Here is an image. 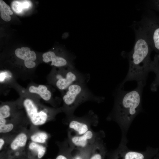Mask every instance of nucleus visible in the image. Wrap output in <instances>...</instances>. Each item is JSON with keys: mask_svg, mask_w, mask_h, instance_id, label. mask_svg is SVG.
<instances>
[{"mask_svg": "<svg viewBox=\"0 0 159 159\" xmlns=\"http://www.w3.org/2000/svg\"><path fill=\"white\" fill-rule=\"evenodd\" d=\"M135 42L132 50L123 56L127 57L129 63L127 75L120 88H121L128 81H136L145 85L146 80L150 71L152 62L150 54L153 50L146 39L138 31L135 30Z\"/></svg>", "mask_w": 159, "mask_h": 159, "instance_id": "obj_1", "label": "nucleus"}, {"mask_svg": "<svg viewBox=\"0 0 159 159\" xmlns=\"http://www.w3.org/2000/svg\"><path fill=\"white\" fill-rule=\"evenodd\" d=\"M137 84L136 88L132 90L125 91L120 88L116 93V113L122 121H131L140 109L142 92L145 85Z\"/></svg>", "mask_w": 159, "mask_h": 159, "instance_id": "obj_2", "label": "nucleus"}, {"mask_svg": "<svg viewBox=\"0 0 159 159\" xmlns=\"http://www.w3.org/2000/svg\"><path fill=\"white\" fill-rule=\"evenodd\" d=\"M87 83H75L65 90L62 99L65 104L70 109L72 110L77 105L87 100L99 102L104 100L103 97L95 95L88 88Z\"/></svg>", "mask_w": 159, "mask_h": 159, "instance_id": "obj_3", "label": "nucleus"}, {"mask_svg": "<svg viewBox=\"0 0 159 159\" xmlns=\"http://www.w3.org/2000/svg\"><path fill=\"white\" fill-rule=\"evenodd\" d=\"M55 78L56 87L61 90H65L72 84L80 82H88L90 78L88 74L80 72L75 67H68L57 72Z\"/></svg>", "mask_w": 159, "mask_h": 159, "instance_id": "obj_4", "label": "nucleus"}, {"mask_svg": "<svg viewBox=\"0 0 159 159\" xmlns=\"http://www.w3.org/2000/svg\"><path fill=\"white\" fill-rule=\"evenodd\" d=\"M135 29L143 36L152 49L159 53V21L145 18Z\"/></svg>", "mask_w": 159, "mask_h": 159, "instance_id": "obj_5", "label": "nucleus"}, {"mask_svg": "<svg viewBox=\"0 0 159 159\" xmlns=\"http://www.w3.org/2000/svg\"><path fill=\"white\" fill-rule=\"evenodd\" d=\"M43 60L45 63L52 62L51 65L58 67H75L74 60L75 56L63 57L57 55L56 53L49 51L44 53L42 55Z\"/></svg>", "mask_w": 159, "mask_h": 159, "instance_id": "obj_6", "label": "nucleus"}, {"mask_svg": "<svg viewBox=\"0 0 159 159\" xmlns=\"http://www.w3.org/2000/svg\"><path fill=\"white\" fill-rule=\"evenodd\" d=\"M15 54L18 58L24 60V64L27 68L34 67L36 63L34 61L37 58L35 53L27 47H22L16 49L15 51Z\"/></svg>", "mask_w": 159, "mask_h": 159, "instance_id": "obj_7", "label": "nucleus"}, {"mask_svg": "<svg viewBox=\"0 0 159 159\" xmlns=\"http://www.w3.org/2000/svg\"><path fill=\"white\" fill-rule=\"evenodd\" d=\"M23 104L27 115L32 122L34 124L44 112L41 111L38 112L36 106L33 102L29 99H27L24 100Z\"/></svg>", "mask_w": 159, "mask_h": 159, "instance_id": "obj_8", "label": "nucleus"}, {"mask_svg": "<svg viewBox=\"0 0 159 159\" xmlns=\"http://www.w3.org/2000/svg\"><path fill=\"white\" fill-rule=\"evenodd\" d=\"M150 71L153 72L155 74V78L151 85V89L153 91H155L157 87L159 86V55L156 54L152 61Z\"/></svg>", "mask_w": 159, "mask_h": 159, "instance_id": "obj_9", "label": "nucleus"}, {"mask_svg": "<svg viewBox=\"0 0 159 159\" xmlns=\"http://www.w3.org/2000/svg\"><path fill=\"white\" fill-rule=\"evenodd\" d=\"M29 90L31 93L38 94L46 101L49 100L52 97L51 92L47 90V87L44 85H39L38 87L31 86L29 87Z\"/></svg>", "mask_w": 159, "mask_h": 159, "instance_id": "obj_10", "label": "nucleus"}, {"mask_svg": "<svg viewBox=\"0 0 159 159\" xmlns=\"http://www.w3.org/2000/svg\"><path fill=\"white\" fill-rule=\"evenodd\" d=\"M93 135L92 132L88 130L81 136L72 137V141L77 146L84 147L87 145V140L91 139Z\"/></svg>", "mask_w": 159, "mask_h": 159, "instance_id": "obj_11", "label": "nucleus"}, {"mask_svg": "<svg viewBox=\"0 0 159 159\" xmlns=\"http://www.w3.org/2000/svg\"><path fill=\"white\" fill-rule=\"evenodd\" d=\"M27 140V137L26 134L21 133L18 135L11 143L10 147L13 150H16L19 147L24 146Z\"/></svg>", "mask_w": 159, "mask_h": 159, "instance_id": "obj_12", "label": "nucleus"}, {"mask_svg": "<svg viewBox=\"0 0 159 159\" xmlns=\"http://www.w3.org/2000/svg\"><path fill=\"white\" fill-rule=\"evenodd\" d=\"M10 8L6 3L2 0H0V16L4 21H9L11 19L10 15L13 14Z\"/></svg>", "mask_w": 159, "mask_h": 159, "instance_id": "obj_13", "label": "nucleus"}, {"mask_svg": "<svg viewBox=\"0 0 159 159\" xmlns=\"http://www.w3.org/2000/svg\"><path fill=\"white\" fill-rule=\"evenodd\" d=\"M70 128L77 132L80 135H83L88 131V127L87 124L76 120H72L70 123Z\"/></svg>", "mask_w": 159, "mask_h": 159, "instance_id": "obj_14", "label": "nucleus"}, {"mask_svg": "<svg viewBox=\"0 0 159 159\" xmlns=\"http://www.w3.org/2000/svg\"><path fill=\"white\" fill-rule=\"evenodd\" d=\"M30 5V2L28 1H15L12 2L11 7L15 12L19 13L23 9L29 8Z\"/></svg>", "mask_w": 159, "mask_h": 159, "instance_id": "obj_15", "label": "nucleus"}, {"mask_svg": "<svg viewBox=\"0 0 159 159\" xmlns=\"http://www.w3.org/2000/svg\"><path fill=\"white\" fill-rule=\"evenodd\" d=\"M29 149L32 150L37 152L38 157L39 159L41 158L44 155L46 152V148L34 142L31 143L29 146Z\"/></svg>", "mask_w": 159, "mask_h": 159, "instance_id": "obj_16", "label": "nucleus"}, {"mask_svg": "<svg viewBox=\"0 0 159 159\" xmlns=\"http://www.w3.org/2000/svg\"><path fill=\"white\" fill-rule=\"evenodd\" d=\"M48 137V135L46 133L39 132L32 135L31 138V140L34 142L44 143L46 142Z\"/></svg>", "mask_w": 159, "mask_h": 159, "instance_id": "obj_17", "label": "nucleus"}, {"mask_svg": "<svg viewBox=\"0 0 159 159\" xmlns=\"http://www.w3.org/2000/svg\"><path fill=\"white\" fill-rule=\"evenodd\" d=\"M10 107L7 105L2 106L0 108V119H5L10 115Z\"/></svg>", "mask_w": 159, "mask_h": 159, "instance_id": "obj_18", "label": "nucleus"}, {"mask_svg": "<svg viewBox=\"0 0 159 159\" xmlns=\"http://www.w3.org/2000/svg\"><path fill=\"white\" fill-rule=\"evenodd\" d=\"M143 154L137 152L129 151L125 155V159H144Z\"/></svg>", "mask_w": 159, "mask_h": 159, "instance_id": "obj_19", "label": "nucleus"}, {"mask_svg": "<svg viewBox=\"0 0 159 159\" xmlns=\"http://www.w3.org/2000/svg\"><path fill=\"white\" fill-rule=\"evenodd\" d=\"M14 125L11 123L0 125V133H6L11 131L13 128Z\"/></svg>", "mask_w": 159, "mask_h": 159, "instance_id": "obj_20", "label": "nucleus"}, {"mask_svg": "<svg viewBox=\"0 0 159 159\" xmlns=\"http://www.w3.org/2000/svg\"><path fill=\"white\" fill-rule=\"evenodd\" d=\"M153 2L155 8L159 11V0L153 1Z\"/></svg>", "mask_w": 159, "mask_h": 159, "instance_id": "obj_21", "label": "nucleus"}, {"mask_svg": "<svg viewBox=\"0 0 159 159\" xmlns=\"http://www.w3.org/2000/svg\"><path fill=\"white\" fill-rule=\"evenodd\" d=\"M90 159H102V157L100 154H96L92 156Z\"/></svg>", "mask_w": 159, "mask_h": 159, "instance_id": "obj_22", "label": "nucleus"}, {"mask_svg": "<svg viewBox=\"0 0 159 159\" xmlns=\"http://www.w3.org/2000/svg\"><path fill=\"white\" fill-rule=\"evenodd\" d=\"M4 143V141L2 138L0 139V150H1Z\"/></svg>", "mask_w": 159, "mask_h": 159, "instance_id": "obj_23", "label": "nucleus"}, {"mask_svg": "<svg viewBox=\"0 0 159 159\" xmlns=\"http://www.w3.org/2000/svg\"><path fill=\"white\" fill-rule=\"evenodd\" d=\"M6 120L5 119H0V125H3L6 124Z\"/></svg>", "mask_w": 159, "mask_h": 159, "instance_id": "obj_24", "label": "nucleus"}, {"mask_svg": "<svg viewBox=\"0 0 159 159\" xmlns=\"http://www.w3.org/2000/svg\"><path fill=\"white\" fill-rule=\"evenodd\" d=\"M56 159H67V158L64 155H60L57 156Z\"/></svg>", "mask_w": 159, "mask_h": 159, "instance_id": "obj_25", "label": "nucleus"}]
</instances>
